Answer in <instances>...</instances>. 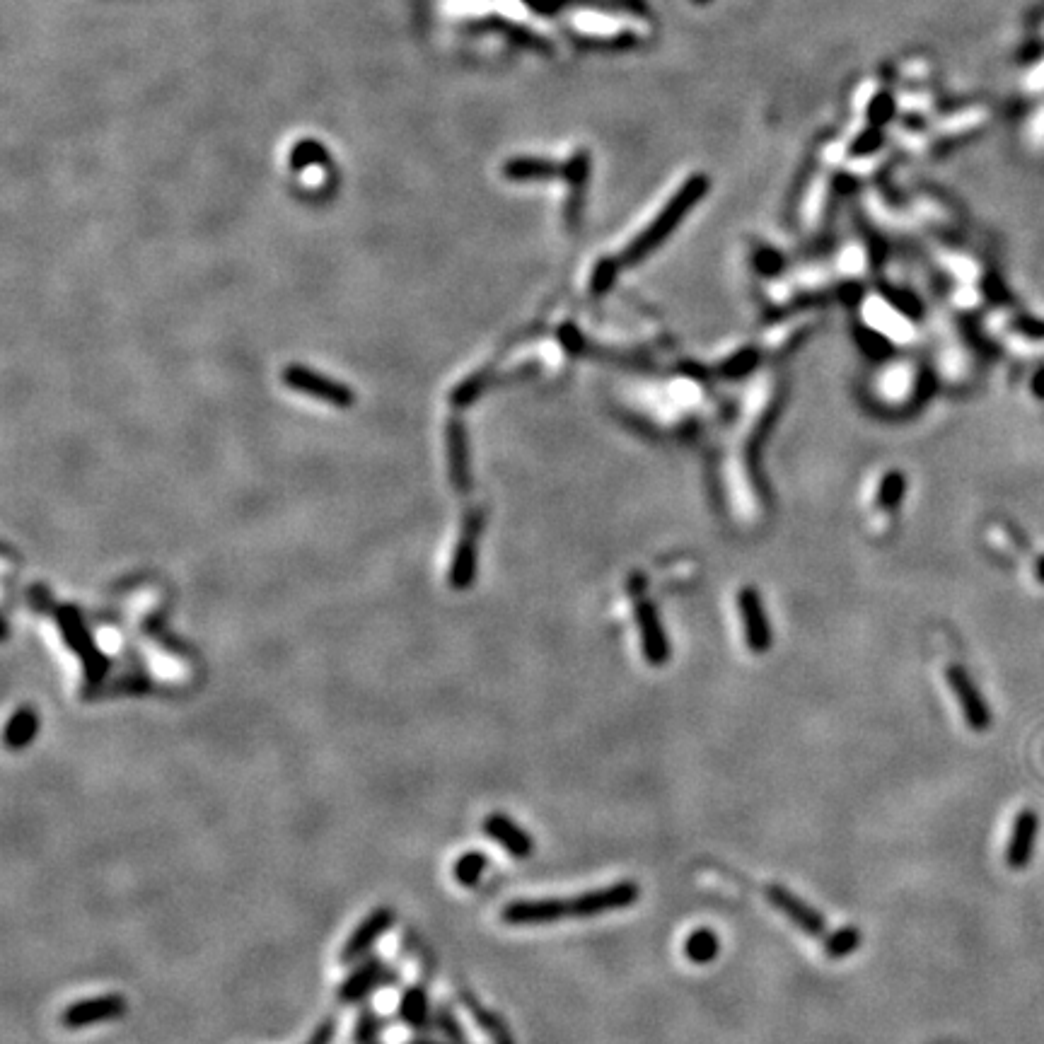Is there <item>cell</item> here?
I'll return each instance as SVG.
<instances>
[{
	"label": "cell",
	"mask_w": 1044,
	"mask_h": 1044,
	"mask_svg": "<svg viewBox=\"0 0 1044 1044\" xmlns=\"http://www.w3.org/2000/svg\"><path fill=\"white\" fill-rule=\"evenodd\" d=\"M641 899V887L634 880H622V883H614L600 890L583 892V895L568 899V909H571V919H593V916H602L609 912H619V909L631 907Z\"/></svg>",
	"instance_id": "cell-3"
},
{
	"label": "cell",
	"mask_w": 1044,
	"mask_h": 1044,
	"mask_svg": "<svg viewBox=\"0 0 1044 1044\" xmlns=\"http://www.w3.org/2000/svg\"><path fill=\"white\" fill-rule=\"evenodd\" d=\"M486 866H489V856H486L484 851L472 849L457 858L455 866H452V875H455L457 885L474 887V885H479L481 878H484Z\"/></svg>",
	"instance_id": "cell-21"
},
{
	"label": "cell",
	"mask_w": 1044,
	"mask_h": 1044,
	"mask_svg": "<svg viewBox=\"0 0 1044 1044\" xmlns=\"http://www.w3.org/2000/svg\"><path fill=\"white\" fill-rule=\"evenodd\" d=\"M636 624L641 631V648L646 655L648 665L660 667L670 660V643L660 622V614L651 602H638L636 605Z\"/></svg>",
	"instance_id": "cell-12"
},
{
	"label": "cell",
	"mask_w": 1044,
	"mask_h": 1044,
	"mask_svg": "<svg viewBox=\"0 0 1044 1044\" xmlns=\"http://www.w3.org/2000/svg\"><path fill=\"white\" fill-rule=\"evenodd\" d=\"M39 728H42V721H39L37 711L32 709V706H20L13 716H10V721L5 723V747L8 750H25V747H29L34 742V738H37Z\"/></svg>",
	"instance_id": "cell-17"
},
{
	"label": "cell",
	"mask_w": 1044,
	"mask_h": 1044,
	"mask_svg": "<svg viewBox=\"0 0 1044 1044\" xmlns=\"http://www.w3.org/2000/svg\"><path fill=\"white\" fill-rule=\"evenodd\" d=\"M382 1030H385V1020L377 1015L373 1008H363L361 1015L356 1020V1030H353V1042L356 1044H380Z\"/></svg>",
	"instance_id": "cell-24"
},
{
	"label": "cell",
	"mask_w": 1044,
	"mask_h": 1044,
	"mask_svg": "<svg viewBox=\"0 0 1044 1044\" xmlns=\"http://www.w3.org/2000/svg\"><path fill=\"white\" fill-rule=\"evenodd\" d=\"M503 174L510 182H547L564 177V167L544 158H513L503 165Z\"/></svg>",
	"instance_id": "cell-18"
},
{
	"label": "cell",
	"mask_w": 1044,
	"mask_h": 1044,
	"mask_svg": "<svg viewBox=\"0 0 1044 1044\" xmlns=\"http://www.w3.org/2000/svg\"><path fill=\"white\" fill-rule=\"evenodd\" d=\"M399 982V972L394 967L385 965L377 955H368L358 967H353L348 972V977L341 982L339 991H336V999L344 1006L351 1003H361L368 999L370 994H375L382 986H392Z\"/></svg>",
	"instance_id": "cell-4"
},
{
	"label": "cell",
	"mask_w": 1044,
	"mask_h": 1044,
	"mask_svg": "<svg viewBox=\"0 0 1044 1044\" xmlns=\"http://www.w3.org/2000/svg\"><path fill=\"white\" fill-rule=\"evenodd\" d=\"M56 622H58V626H61L68 648H71L73 653H78L80 663H83L87 687H97V684H100L109 672L107 655H104L100 648L95 646L90 631L85 629L83 619H80V614L75 612V609H71V607L58 609Z\"/></svg>",
	"instance_id": "cell-2"
},
{
	"label": "cell",
	"mask_w": 1044,
	"mask_h": 1044,
	"mask_svg": "<svg viewBox=\"0 0 1044 1044\" xmlns=\"http://www.w3.org/2000/svg\"><path fill=\"white\" fill-rule=\"evenodd\" d=\"M283 382L295 392L310 394V397L322 399V402L336 404V406H351L353 404V392L348 390L341 382L329 380V377L315 373V370L303 368V365H288L283 370Z\"/></svg>",
	"instance_id": "cell-9"
},
{
	"label": "cell",
	"mask_w": 1044,
	"mask_h": 1044,
	"mask_svg": "<svg viewBox=\"0 0 1044 1044\" xmlns=\"http://www.w3.org/2000/svg\"><path fill=\"white\" fill-rule=\"evenodd\" d=\"M1037 832H1040V817H1037V812L1032 808L1020 810L1013 822L1011 839H1008L1006 846L1008 868L1023 870L1025 866H1030L1032 854H1035Z\"/></svg>",
	"instance_id": "cell-13"
},
{
	"label": "cell",
	"mask_w": 1044,
	"mask_h": 1044,
	"mask_svg": "<svg viewBox=\"0 0 1044 1044\" xmlns=\"http://www.w3.org/2000/svg\"><path fill=\"white\" fill-rule=\"evenodd\" d=\"M486 1032L491 1035V1042L493 1044H515L513 1037H510V1032L506 1028V1023H503L501 1018H493L489 1025H486Z\"/></svg>",
	"instance_id": "cell-27"
},
{
	"label": "cell",
	"mask_w": 1044,
	"mask_h": 1044,
	"mask_svg": "<svg viewBox=\"0 0 1044 1044\" xmlns=\"http://www.w3.org/2000/svg\"><path fill=\"white\" fill-rule=\"evenodd\" d=\"M433 1011L435 1008L431 1006V996H428L426 986H406L397 1006V1015L399 1020H402V1025L414 1032L433 1030Z\"/></svg>",
	"instance_id": "cell-16"
},
{
	"label": "cell",
	"mask_w": 1044,
	"mask_h": 1044,
	"mask_svg": "<svg viewBox=\"0 0 1044 1044\" xmlns=\"http://www.w3.org/2000/svg\"><path fill=\"white\" fill-rule=\"evenodd\" d=\"M129 1003L121 994H102V996H90V999L73 1001L71 1006L63 1008L61 1013V1025L66 1030H83L92 1028L97 1023H109V1020L121 1018L126 1013Z\"/></svg>",
	"instance_id": "cell-7"
},
{
	"label": "cell",
	"mask_w": 1044,
	"mask_h": 1044,
	"mask_svg": "<svg viewBox=\"0 0 1044 1044\" xmlns=\"http://www.w3.org/2000/svg\"><path fill=\"white\" fill-rule=\"evenodd\" d=\"M861 945V931L856 926H841L825 943V955L832 960H841V957L851 955Z\"/></svg>",
	"instance_id": "cell-23"
},
{
	"label": "cell",
	"mask_w": 1044,
	"mask_h": 1044,
	"mask_svg": "<svg viewBox=\"0 0 1044 1044\" xmlns=\"http://www.w3.org/2000/svg\"><path fill=\"white\" fill-rule=\"evenodd\" d=\"M904 493V479L899 477V474H890V477H885L883 486H880V506L883 508H895L899 503V498H902Z\"/></svg>",
	"instance_id": "cell-25"
},
{
	"label": "cell",
	"mask_w": 1044,
	"mask_h": 1044,
	"mask_svg": "<svg viewBox=\"0 0 1044 1044\" xmlns=\"http://www.w3.org/2000/svg\"><path fill=\"white\" fill-rule=\"evenodd\" d=\"M501 919L508 926H539L554 924V921L571 919L568 899L542 897V899H515L503 907Z\"/></svg>",
	"instance_id": "cell-8"
},
{
	"label": "cell",
	"mask_w": 1044,
	"mask_h": 1044,
	"mask_svg": "<svg viewBox=\"0 0 1044 1044\" xmlns=\"http://www.w3.org/2000/svg\"><path fill=\"white\" fill-rule=\"evenodd\" d=\"M450 472L452 481L460 491H469V464H467V435H464L462 426L457 421H452L450 426Z\"/></svg>",
	"instance_id": "cell-20"
},
{
	"label": "cell",
	"mask_w": 1044,
	"mask_h": 1044,
	"mask_svg": "<svg viewBox=\"0 0 1044 1044\" xmlns=\"http://www.w3.org/2000/svg\"><path fill=\"white\" fill-rule=\"evenodd\" d=\"M945 677H948L950 689H953L957 704H960L965 723L970 725L974 733H984V730H989L991 721H994V716H991V706H989V701L984 699V694L979 692L977 684H974L970 672L960 665H950L948 670H945Z\"/></svg>",
	"instance_id": "cell-6"
},
{
	"label": "cell",
	"mask_w": 1044,
	"mask_h": 1044,
	"mask_svg": "<svg viewBox=\"0 0 1044 1044\" xmlns=\"http://www.w3.org/2000/svg\"><path fill=\"white\" fill-rule=\"evenodd\" d=\"M706 189H709V182H706V177H701V174H696L689 182H684L682 189L665 203V208L658 213V218L641 232V237H636V240L631 242L629 249H626V259L636 261L646 257L655 245H660V242L682 223V218L687 216L689 208L704 199Z\"/></svg>",
	"instance_id": "cell-1"
},
{
	"label": "cell",
	"mask_w": 1044,
	"mask_h": 1044,
	"mask_svg": "<svg viewBox=\"0 0 1044 1044\" xmlns=\"http://www.w3.org/2000/svg\"><path fill=\"white\" fill-rule=\"evenodd\" d=\"M479 527V515H472L467 525H464L460 547L455 551V561H452L450 568V583L457 590L469 588L474 580V571H477V547H474V542H477Z\"/></svg>",
	"instance_id": "cell-15"
},
{
	"label": "cell",
	"mask_w": 1044,
	"mask_h": 1044,
	"mask_svg": "<svg viewBox=\"0 0 1044 1044\" xmlns=\"http://www.w3.org/2000/svg\"><path fill=\"white\" fill-rule=\"evenodd\" d=\"M718 953H721V938H718L716 931L706 926L696 928L684 941V955H687V960L696 962V965H709V962L716 960Z\"/></svg>",
	"instance_id": "cell-19"
},
{
	"label": "cell",
	"mask_w": 1044,
	"mask_h": 1044,
	"mask_svg": "<svg viewBox=\"0 0 1044 1044\" xmlns=\"http://www.w3.org/2000/svg\"><path fill=\"white\" fill-rule=\"evenodd\" d=\"M481 827H484L486 837L496 841L501 849H506L508 854L518 858V861H525V858L535 854V841H532L530 834H527L518 822H513L508 815H503V812H491Z\"/></svg>",
	"instance_id": "cell-14"
},
{
	"label": "cell",
	"mask_w": 1044,
	"mask_h": 1044,
	"mask_svg": "<svg viewBox=\"0 0 1044 1044\" xmlns=\"http://www.w3.org/2000/svg\"><path fill=\"white\" fill-rule=\"evenodd\" d=\"M394 924H397V912L392 907H377L375 912H370L361 924L356 926V931L346 938L344 948L339 953V962L344 967L356 965V962L365 960L370 955V950L375 948V943L380 941L385 933H390Z\"/></svg>",
	"instance_id": "cell-5"
},
{
	"label": "cell",
	"mask_w": 1044,
	"mask_h": 1044,
	"mask_svg": "<svg viewBox=\"0 0 1044 1044\" xmlns=\"http://www.w3.org/2000/svg\"><path fill=\"white\" fill-rule=\"evenodd\" d=\"M433 1030H438L448 1042L467 1044V1032H464L460 1018H457L455 1011H452L450 1003H445V1001L435 1003Z\"/></svg>",
	"instance_id": "cell-22"
},
{
	"label": "cell",
	"mask_w": 1044,
	"mask_h": 1044,
	"mask_svg": "<svg viewBox=\"0 0 1044 1044\" xmlns=\"http://www.w3.org/2000/svg\"><path fill=\"white\" fill-rule=\"evenodd\" d=\"M701 3H704V0H701Z\"/></svg>",
	"instance_id": "cell-29"
},
{
	"label": "cell",
	"mask_w": 1044,
	"mask_h": 1044,
	"mask_svg": "<svg viewBox=\"0 0 1044 1044\" xmlns=\"http://www.w3.org/2000/svg\"><path fill=\"white\" fill-rule=\"evenodd\" d=\"M740 617H742V629H745V641L747 648L754 653H767L774 643V634H771V626L764 612L762 597L757 590L745 588L738 597Z\"/></svg>",
	"instance_id": "cell-11"
},
{
	"label": "cell",
	"mask_w": 1044,
	"mask_h": 1044,
	"mask_svg": "<svg viewBox=\"0 0 1044 1044\" xmlns=\"http://www.w3.org/2000/svg\"><path fill=\"white\" fill-rule=\"evenodd\" d=\"M767 899L788 921H793V924L803 933H808V936L822 938L827 933L825 916L817 912L815 907H810L808 902H803L798 895H793L791 890H786L783 885H769Z\"/></svg>",
	"instance_id": "cell-10"
},
{
	"label": "cell",
	"mask_w": 1044,
	"mask_h": 1044,
	"mask_svg": "<svg viewBox=\"0 0 1044 1044\" xmlns=\"http://www.w3.org/2000/svg\"><path fill=\"white\" fill-rule=\"evenodd\" d=\"M336 1032H339V1023H336L334 1015H329V1018H324L315 1028V1032L307 1037L305 1044H334Z\"/></svg>",
	"instance_id": "cell-26"
},
{
	"label": "cell",
	"mask_w": 1044,
	"mask_h": 1044,
	"mask_svg": "<svg viewBox=\"0 0 1044 1044\" xmlns=\"http://www.w3.org/2000/svg\"><path fill=\"white\" fill-rule=\"evenodd\" d=\"M406 1044H457V1042H448V1040L435 1042V1040H426V1037H416V1040H411V1042H406Z\"/></svg>",
	"instance_id": "cell-28"
}]
</instances>
